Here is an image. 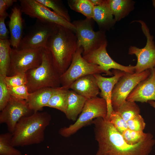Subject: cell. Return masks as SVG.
<instances>
[{"label":"cell","instance_id":"6da1fadb","mask_svg":"<svg viewBox=\"0 0 155 155\" xmlns=\"http://www.w3.org/2000/svg\"><path fill=\"white\" fill-rule=\"evenodd\" d=\"M98 148L95 155H149L155 144L153 135L148 133L139 143L129 144L122 134L106 119L98 117L92 121Z\"/></svg>","mask_w":155,"mask_h":155},{"label":"cell","instance_id":"7a4b0ae2","mask_svg":"<svg viewBox=\"0 0 155 155\" xmlns=\"http://www.w3.org/2000/svg\"><path fill=\"white\" fill-rule=\"evenodd\" d=\"M75 32L57 24L47 41L46 47L50 52L55 68L61 75L68 68L78 47Z\"/></svg>","mask_w":155,"mask_h":155},{"label":"cell","instance_id":"3957f363","mask_svg":"<svg viewBox=\"0 0 155 155\" xmlns=\"http://www.w3.org/2000/svg\"><path fill=\"white\" fill-rule=\"evenodd\" d=\"M51 120L46 111L36 112L22 118L12 133L11 144L15 147L40 144L44 139V131Z\"/></svg>","mask_w":155,"mask_h":155},{"label":"cell","instance_id":"277c9868","mask_svg":"<svg viewBox=\"0 0 155 155\" xmlns=\"http://www.w3.org/2000/svg\"><path fill=\"white\" fill-rule=\"evenodd\" d=\"M26 84L29 93L47 88L60 86V75L54 67L50 51L46 48L42 51V62L38 67L26 73Z\"/></svg>","mask_w":155,"mask_h":155},{"label":"cell","instance_id":"5b68a950","mask_svg":"<svg viewBox=\"0 0 155 155\" xmlns=\"http://www.w3.org/2000/svg\"><path fill=\"white\" fill-rule=\"evenodd\" d=\"M107 106L105 100L98 97L87 99L82 111L75 122L68 127L60 128L59 133L61 136L68 137L98 117L106 118Z\"/></svg>","mask_w":155,"mask_h":155},{"label":"cell","instance_id":"8992f818","mask_svg":"<svg viewBox=\"0 0 155 155\" xmlns=\"http://www.w3.org/2000/svg\"><path fill=\"white\" fill-rule=\"evenodd\" d=\"M92 19L86 18L72 22L75 28L77 47L82 49V56L96 49L107 42L105 31L94 30Z\"/></svg>","mask_w":155,"mask_h":155},{"label":"cell","instance_id":"52a82bcc","mask_svg":"<svg viewBox=\"0 0 155 155\" xmlns=\"http://www.w3.org/2000/svg\"><path fill=\"white\" fill-rule=\"evenodd\" d=\"M43 48L21 49L11 48L10 63L7 76L26 73L38 67L42 62Z\"/></svg>","mask_w":155,"mask_h":155},{"label":"cell","instance_id":"ba28073f","mask_svg":"<svg viewBox=\"0 0 155 155\" xmlns=\"http://www.w3.org/2000/svg\"><path fill=\"white\" fill-rule=\"evenodd\" d=\"M83 50L78 48L74 53L71 64L67 69L60 76L61 86L70 89L71 84L79 78L84 76L104 73L99 65L89 63L82 55Z\"/></svg>","mask_w":155,"mask_h":155},{"label":"cell","instance_id":"9c48e42d","mask_svg":"<svg viewBox=\"0 0 155 155\" xmlns=\"http://www.w3.org/2000/svg\"><path fill=\"white\" fill-rule=\"evenodd\" d=\"M141 24L142 30L146 38L145 46L141 49L131 46L128 49L129 55H135L137 58L135 73H139L155 66V44L154 36L151 35L146 23L141 20L135 21Z\"/></svg>","mask_w":155,"mask_h":155},{"label":"cell","instance_id":"30bf717a","mask_svg":"<svg viewBox=\"0 0 155 155\" xmlns=\"http://www.w3.org/2000/svg\"><path fill=\"white\" fill-rule=\"evenodd\" d=\"M151 73V69L139 73L125 72L114 86L111 96V104L116 111L126 100L132 91L140 82L148 78Z\"/></svg>","mask_w":155,"mask_h":155},{"label":"cell","instance_id":"8fae6325","mask_svg":"<svg viewBox=\"0 0 155 155\" xmlns=\"http://www.w3.org/2000/svg\"><path fill=\"white\" fill-rule=\"evenodd\" d=\"M19 1L22 12L29 17L61 26L75 32V27L72 22L59 16L36 0H20Z\"/></svg>","mask_w":155,"mask_h":155},{"label":"cell","instance_id":"7c38bea8","mask_svg":"<svg viewBox=\"0 0 155 155\" xmlns=\"http://www.w3.org/2000/svg\"><path fill=\"white\" fill-rule=\"evenodd\" d=\"M56 25L36 19L23 37L18 49L46 48L48 40L53 33Z\"/></svg>","mask_w":155,"mask_h":155},{"label":"cell","instance_id":"4fadbf2b","mask_svg":"<svg viewBox=\"0 0 155 155\" xmlns=\"http://www.w3.org/2000/svg\"><path fill=\"white\" fill-rule=\"evenodd\" d=\"M107 42L99 48L86 55L82 56L89 63L100 66L105 71L106 75L113 76L112 69L120 70L131 74L135 73V66H125L115 62L111 58L106 49Z\"/></svg>","mask_w":155,"mask_h":155},{"label":"cell","instance_id":"5bb4252c","mask_svg":"<svg viewBox=\"0 0 155 155\" xmlns=\"http://www.w3.org/2000/svg\"><path fill=\"white\" fill-rule=\"evenodd\" d=\"M32 112L26 100L17 99L12 97L0 113V123L7 125L9 132H13L16 126L23 117L29 115Z\"/></svg>","mask_w":155,"mask_h":155},{"label":"cell","instance_id":"9a60e30c","mask_svg":"<svg viewBox=\"0 0 155 155\" xmlns=\"http://www.w3.org/2000/svg\"><path fill=\"white\" fill-rule=\"evenodd\" d=\"M151 71L149 76L138 84L126 100L142 103L155 100V66L151 69Z\"/></svg>","mask_w":155,"mask_h":155},{"label":"cell","instance_id":"2e32d148","mask_svg":"<svg viewBox=\"0 0 155 155\" xmlns=\"http://www.w3.org/2000/svg\"><path fill=\"white\" fill-rule=\"evenodd\" d=\"M112 72L113 75L111 77H105L100 74H94L99 89L101 90L99 94L107 103L108 112L106 119L108 120L113 111L111 104V96L113 90L120 78L125 72L117 69H114Z\"/></svg>","mask_w":155,"mask_h":155},{"label":"cell","instance_id":"e0dca14e","mask_svg":"<svg viewBox=\"0 0 155 155\" xmlns=\"http://www.w3.org/2000/svg\"><path fill=\"white\" fill-rule=\"evenodd\" d=\"M20 5H15L12 9L8 26L10 41L13 48L18 49L23 37L24 20Z\"/></svg>","mask_w":155,"mask_h":155},{"label":"cell","instance_id":"ac0fdd59","mask_svg":"<svg viewBox=\"0 0 155 155\" xmlns=\"http://www.w3.org/2000/svg\"><path fill=\"white\" fill-rule=\"evenodd\" d=\"M70 89L87 99L96 97L100 93L96 80L93 74L78 79L71 84Z\"/></svg>","mask_w":155,"mask_h":155},{"label":"cell","instance_id":"d6986e66","mask_svg":"<svg viewBox=\"0 0 155 155\" xmlns=\"http://www.w3.org/2000/svg\"><path fill=\"white\" fill-rule=\"evenodd\" d=\"M55 88H45L29 93L26 101L30 110L36 112L46 107Z\"/></svg>","mask_w":155,"mask_h":155},{"label":"cell","instance_id":"ffe728a7","mask_svg":"<svg viewBox=\"0 0 155 155\" xmlns=\"http://www.w3.org/2000/svg\"><path fill=\"white\" fill-rule=\"evenodd\" d=\"M92 19L101 30H109L114 26L116 21L108 6V0L104 4L94 6Z\"/></svg>","mask_w":155,"mask_h":155},{"label":"cell","instance_id":"44dd1931","mask_svg":"<svg viewBox=\"0 0 155 155\" xmlns=\"http://www.w3.org/2000/svg\"><path fill=\"white\" fill-rule=\"evenodd\" d=\"M87 100L85 97L69 90L67 107L65 115L67 119L73 121H76L80 114Z\"/></svg>","mask_w":155,"mask_h":155},{"label":"cell","instance_id":"7402d4cb","mask_svg":"<svg viewBox=\"0 0 155 155\" xmlns=\"http://www.w3.org/2000/svg\"><path fill=\"white\" fill-rule=\"evenodd\" d=\"M135 3L131 0H108V6L116 22L129 15L133 10Z\"/></svg>","mask_w":155,"mask_h":155},{"label":"cell","instance_id":"603a6c76","mask_svg":"<svg viewBox=\"0 0 155 155\" xmlns=\"http://www.w3.org/2000/svg\"><path fill=\"white\" fill-rule=\"evenodd\" d=\"M69 89L63 86L55 88L46 107L57 109L65 114Z\"/></svg>","mask_w":155,"mask_h":155},{"label":"cell","instance_id":"cb8c5ba5","mask_svg":"<svg viewBox=\"0 0 155 155\" xmlns=\"http://www.w3.org/2000/svg\"><path fill=\"white\" fill-rule=\"evenodd\" d=\"M11 46L9 39L0 40V76L4 78L10 63Z\"/></svg>","mask_w":155,"mask_h":155},{"label":"cell","instance_id":"d4e9b609","mask_svg":"<svg viewBox=\"0 0 155 155\" xmlns=\"http://www.w3.org/2000/svg\"><path fill=\"white\" fill-rule=\"evenodd\" d=\"M67 2L72 10L81 13L86 18H93L94 6L90 0H69Z\"/></svg>","mask_w":155,"mask_h":155},{"label":"cell","instance_id":"484cf974","mask_svg":"<svg viewBox=\"0 0 155 155\" xmlns=\"http://www.w3.org/2000/svg\"><path fill=\"white\" fill-rule=\"evenodd\" d=\"M126 122L140 114V109L135 102L126 100L116 111Z\"/></svg>","mask_w":155,"mask_h":155},{"label":"cell","instance_id":"4316f807","mask_svg":"<svg viewBox=\"0 0 155 155\" xmlns=\"http://www.w3.org/2000/svg\"><path fill=\"white\" fill-rule=\"evenodd\" d=\"M12 133L9 132L0 135V155H22L21 152L11 144Z\"/></svg>","mask_w":155,"mask_h":155},{"label":"cell","instance_id":"83f0119b","mask_svg":"<svg viewBox=\"0 0 155 155\" xmlns=\"http://www.w3.org/2000/svg\"><path fill=\"white\" fill-rule=\"evenodd\" d=\"M46 7L51 8L56 14L71 22L68 11L61 1L58 0H36Z\"/></svg>","mask_w":155,"mask_h":155},{"label":"cell","instance_id":"f1b7e54d","mask_svg":"<svg viewBox=\"0 0 155 155\" xmlns=\"http://www.w3.org/2000/svg\"><path fill=\"white\" fill-rule=\"evenodd\" d=\"M148 133L143 131H137L127 129L122 134L124 139L129 144H137L144 139Z\"/></svg>","mask_w":155,"mask_h":155},{"label":"cell","instance_id":"f546056e","mask_svg":"<svg viewBox=\"0 0 155 155\" xmlns=\"http://www.w3.org/2000/svg\"><path fill=\"white\" fill-rule=\"evenodd\" d=\"M108 121L121 134L128 129L127 122L117 112L113 111Z\"/></svg>","mask_w":155,"mask_h":155},{"label":"cell","instance_id":"4dcf8cb0","mask_svg":"<svg viewBox=\"0 0 155 155\" xmlns=\"http://www.w3.org/2000/svg\"><path fill=\"white\" fill-rule=\"evenodd\" d=\"M7 87H15L26 85L27 78L26 73H18L15 75L6 76L4 78Z\"/></svg>","mask_w":155,"mask_h":155},{"label":"cell","instance_id":"1f68e13d","mask_svg":"<svg viewBox=\"0 0 155 155\" xmlns=\"http://www.w3.org/2000/svg\"><path fill=\"white\" fill-rule=\"evenodd\" d=\"M7 87L11 96L17 99L26 100L29 94L26 85Z\"/></svg>","mask_w":155,"mask_h":155},{"label":"cell","instance_id":"d6a6232c","mask_svg":"<svg viewBox=\"0 0 155 155\" xmlns=\"http://www.w3.org/2000/svg\"><path fill=\"white\" fill-rule=\"evenodd\" d=\"M5 78L0 76V111H2L9 100L11 96L5 82Z\"/></svg>","mask_w":155,"mask_h":155},{"label":"cell","instance_id":"836d02e7","mask_svg":"<svg viewBox=\"0 0 155 155\" xmlns=\"http://www.w3.org/2000/svg\"><path fill=\"white\" fill-rule=\"evenodd\" d=\"M128 129L137 131H143L146 123L142 117L138 115L127 122Z\"/></svg>","mask_w":155,"mask_h":155},{"label":"cell","instance_id":"e575fe53","mask_svg":"<svg viewBox=\"0 0 155 155\" xmlns=\"http://www.w3.org/2000/svg\"><path fill=\"white\" fill-rule=\"evenodd\" d=\"M17 1L16 0H0V17L6 18L8 16L7 10Z\"/></svg>","mask_w":155,"mask_h":155},{"label":"cell","instance_id":"d590c367","mask_svg":"<svg viewBox=\"0 0 155 155\" xmlns=\"http://www.w3.org/2000/svg\"><path fill=\"white\" fill-rule=\"evenodd\" d=\"M6 18L0 17V40H7L9 38V32L5 23Z\"/></svg>","mask_w":155,"mask_h":155},{"label":"cell","instance_id":"8d00e7d4","mask_svg":"<svg viewBox=\"0 0 155 155\" xmlns=\"http://www.w3.org/2000/svg\"><path fill=\"white\" fill-rule=\"evenodd\" d=\"M93 5L95 6L104 4L107 2V0H90Z\"/></svg>","mask_w":155,"mask_h":155},{"label":"cell","instance_id":"74e56055","mask_svg":"<svg viewBox=\"0 0 155 155\" xmlns=\"http://www.w3.org/2000/svg\"><path fill=\"white\" fill-rule=\"evenodd\" d=\"M148 102L150 106L155 109V101L153 100H150L148 101Z\"/></svg>","mask_w":155,"mask_h":155},{"label":"cell","instance_id":"f35d334b","mask_svg":"<svg viewBox=\"0 0 155 155\" xmlns=\"http://www.w3.org/2000/svg\"><path fill=\"white\" fill-rule=\"evenodd\" d=\"M153 4L154 6L155 7V0L152 1Z\"/></svg>","mask_w":155,"mask_h":155}]
</instances>
